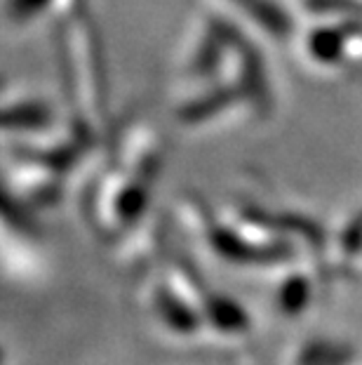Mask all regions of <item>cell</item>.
Returning a JSON list of instances; mask_svg holds the SVG:
<instances>
[{
  "mask_svg": "<svg viewBox=\"0 0 362 365\" xmlns=\"http://www.w3.org/2000/svg\"><path fill=\"white\" fill-rule=\"evenodd\" d=\"M356 31H360V24H332L313 29L311 36H308V52L315 61L325 66L339 64L348 52Z\"/></svg>",
  "mask_w": 362,
  "mask_h": 365,
  "instance_id": "1",
  "label": "cell"
},
{
  "mask_svg": "<svg viewBox=\"0 0 362 365\" xmlns=\"http://www.w3.org/2000/svg\"><path fill=\"white\" fill-rule=\"evenodd\" d=\"M205 312L207 318L212 321L214 328H219L223 332H238L247 328V314L243 312V307L238 302L223 297V294H212L205 302Z\"/></svg>",
  "mask_w": 362,
  "mask_h": 365,
  "instance_id": "2",
  "label": "cell"
},
{
  "mask_svg": "<svg viewBox=\"0 0 362 365\" xmlns=\"http://www.w3.org/2000/svg\"><path fill=\"white\" fill-rule=\"evenodd\" d=\"M3 123L7 130H43L52 123V111L43 102H21L5 108Z\"/></svg>",
  "mask_w": 362,
  "mask_h": 365,
  "instance_id": "3",
  "label": "cell"
},
{
  "mask_svg": "<svg viewBox=\"0 0 362 365\" xmlns=\"http://www.w3.org/2000/svg\"><path fill=\"white\" fill-rule=\"evenodd\" d=\"M238 7L250 12V17L254 21H259L261 26H266L275 36H287L292 29V21L284 17V12L280 10L273 0H233Z\"/></svg>",
  "mask_w": 362,
  "mask_h": 365,
  "instance_id": "4",
  "label": "cell"
},
{
  "mask_svg": "<svg viewBox=\"0 0 362 365\" xmlns=\"http://www.w3.org/2000/svg\"><path fill=\"white\" fill-rule=\"evenodd\" d=\"M158 309H160V314H163L165 323L169 325V328L181 330V332L198 328V316L191 312L183 302L176 299L172 292H167V290L158 292Z\"/></svg>",
  "mask_w": 362,
  "mask_h": 365,
  "instance_id": "5",
  "label": "cell"
},
{
  "mask_svg": "<svg viewBox=\"0 0 362 365\" xmlns=\"http://www.w3.org/2000/svg\"><path fill=\"white\" fill-rule=\"evenodd\" d=\"M308 299H311V285H308L306 276H289L287 281L280 285L278 304L282 312H287V314L304 312Z\"/></svg>",
  "mask_w": 362,
  "mask_h": 365,
  "instance_id": "6",
  "label": "cell"
},
{
  "mask_svg": "<svg viewBox=\"0 0 362 365\" xmlns=\"http://www.w3.org/2000/svg\"><path fill=\"white\" fill-rule=\"evenodd\" d=\"M230 99H233V90H223V92H214V95H207V97H200L196 99L193 104H188L183 108V120H191V123H198V120H205L214 115L217 111H221L223 106H226Z\"/></svg>",
  "mask_w": 362,
  "mask_h": 365,
  "instance_id": "7",
  "label": "cell"
},
{
  "mask_svg": "<svg viewBox=\"0 0 362 365\" xmlns=\"http://www.w3.org/2000/svg\"><path fill=\"white\" fill-rule=\"evenodd\" d=\"M146 205V191L142 189L139 184H129L125 186L118 198H115V210H118V217L122 222H129V220H137L142 215V210Z\"/></svg>",
  "mask_w": 362,
  "mask_h": 365,
  "instance_id": "8",
  "label": "cell"
},
{
  "mask_svg": "<svg viewBox=\"0 0 362 365\" xmlns=\"http://www.w3.org/2000/svg\"><path fill=\"white\" fill-rule=\"evenodd\" d=\"M52 0H10V17L14 21H26L45 10Z\"/></svg>",
  "mask_w": 362,
  "mask_h": 365,
  "instance_id": "9",
  "label": "cell"
}]
</instances>
